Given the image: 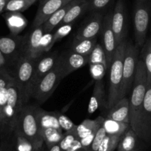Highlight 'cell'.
<instances>
[{
	"instance_id": "1",
	"label": "cell",
	"mask_w": 151,
	"mask_h": 151,
	"mask_svg": "<svg viewBox=\"0 0 151 151\" xmlns=\"http://www.w3.org/2000/svg\"><path fill=\"white\" fill-rule=\"evenodd\" d=\"M147 89V72L143 61L139 58L130 101V126L139 139H142V111Z\"/></svg>"
},
{
	"instance_id": "2",
	"label": "cell",
	"mask_w": 151,
	"mask_h": 151,
	"mask_svg": "<svg viewBox=\"0 0 151 151\" xmlns=\"http://www.w3.org/2000/svg\"><path fill=\"white\" fill-rule=\"evenodd\" d=\"M24 105L22 93L14 79L8 88V99L4 111L0 142H6L12 136L19 114Z\"/></svg>"
},
{
	"instance_id": "3",
	"label": "cell",
	"mask_w": 151,
	"mask_h": 151,
	"mask_svg": "<svg viewBox=\"0 0 151 151\" xmlns=\"http://www.w3.org/2000/svg\"><path fill=\"white\" fill-rule=\"evenodd\" d=\"M127 42L125 40L119 45L109 68L110 76L107 101V108L108 109L111 108L119 99L123 79V62Z\"/></svg>"
},
{
	"instance_id": "4",
	"label": "cell",
	"mask_w": 151,
	"mask_h": 151,
	"mask_svg": "<svg viewBox=\"0 0 151 151\" xmlns=\"http://www.w3.org/2000/svg\"><path fill=\"white\" fill-rule=\"evenodd\" d=\"M36 107L24 104L19 114L16 127L31 142L37 151H41L44 141L35 114Z\"/></svg>"
},
{
	"instance_id": "5",
	"label": "cell",
	"mask_w": 151,
	"mask_h": 151,
	"mask_svg": "<svg viewBox=\"0 0 151 151\" xmlns=\"http://www.w3.org/2000/svg\"><path fill=\"white\" fill-rule=\"evenodd\" d=\"M37 59H30L22 56L11 70L13 77L19 87L26 104L32 97V84Z\"/></svg>"
},
{
	"instance_id": "6",
	"label": "cell",
	"mask_w": 151,
	"mask_h": 151,
	"mask_svg": "<svg viewBox=\"0 0 151 151\" xmlns=\"http://www.w3.org/2000/svg\"><path fill=\"white\" fill-rule=\"evenodd\" d=\"M151 17V0H135L133 27L136 45L142 48L147 40Z\"/></svg>"
},
{
	"instance_id": "7",
	"label": "cell",
	"mask_w": 151,
	"mask_h": 151,
	"mask_svg": "<svg viewBox=\"0 0 151 151\" xmlns=\"http://www.w3.org/2000/svg\"><path fill=\"white\" fill-rule=\"evenodd\" d=\"M139 47L132 42H127L123 62V79L119 99L125 97L132 90L139 58Z\"/></svg>"
},
{
	"instance_id": "8",
	"label": "cell",
	"mask_w": 151,
	"mask_h": 151,
	"mask_svg": "<svg viewBox=\"0 0 151 151\" xmlns=\"http://www.w3.org/2000/svg\"><path fill=\"white\" fill-rule=\"evenodd\" d=\"M63 79L59 62H56L54 68L36 85L32 93V98L39 104L45 102L53 93L55 90Z\"/></svg>"
},
{
	"instance_id": "9",
	"label": "cell",
	"mask_w": 151,
	"mask_h": 151,
	"mask_svg": "<svg viewBox=\"0 0 151 151\" xmlns=\"http://www.w3.org/2000/svg\"><path fill=\"white\" fill-rule=\"evenodd\" d=\"M23 36L11 34L0 36V50L5 57L11 71L22 56Z\"/></svg>"
},
{
	"instance_id": "10",
	"label": "cell",
	"mask_w": 151,
	"mask_h": 151,
	"mask_svg": "<svg viewBox=\"0 0 151 151\" xmlns=\"http://www.w3.org/2000/svg\"><path fill=\"white\" fill-rule=\"evenodd\" d=\"M112 14H113V9L110 8L107 11V14H104L102 27H101V31H100L101 36V41H102L101 45H102L104 52H105L107 69L108 70L110 68L113 56L115 54L116 50L118 47L116 45V42L115 35H114L113 28H112Z\"/></svg>"
},
{
	"instance_id": "11",
	"label": "cell",
	"mask_w": 151,
	"mask_h": 151,
	"mask_svg": "<svg viewBox=\"0 0 151 151\" xmlns=\"http://www.w3.org/2000/svg\"><path fill=\"white\" fill-rule=\"evenodd\" d=\"M111 24L118 46L125 41L127 33V10L124 0H117L116 2L113 9Z\"/></svg>"
},
{
	"instance_id": "12",
	"label": "cell",
	"mask_w": 151,
	"mask_h": 151,
	"mask_svg": "<svg viewBox=\"0 0 151 151\" xmlns=\"http://www.w3.org/2000/svg\"><path fill=\"white\" fill-rule=\"evenodd\" d=\"M57 61L64 79L73 72L88 64V56L75 53L70 48L59 54Z\"/></svg>"
},
{
	"instance_id": "13",
	"label": "cell",
	"mask_w": 151,
	"mask_h": 151,
	"mask_svg": "<svg viewBox=\"0 0 151 151\" xmlns=\"http://www.w3.org/2000/svg\"><path fill=\"white\" fill-rule=\"evenodd\" d=\"M44 34L43 26L32 29L30 33L23 36L22 56L36 59L43 55L40 49V41Z\"/></svg>"
},
{
	"instance_id": "14",
	"label": "cell",
	"mask_w": 151,
	"mask_h": 151,
	"mask_svg": "<svg viewBox=\"0 0 151 151\" xmlns=\"http://www.w3.org/2000/svg\"><path fill=\"white\" fill-rule=\"evenodd\" d=\"M104 17V14L102 11L91 12L89 17L84 22L77 33H76L74 39L82 40L97 36L101 31Z\"/></svg>"
},
{
	"instance_id": "15",
	"label": "cell",
	"mask_w": 151,
	"mask_h": 151,
	"mask_svg": "<svg viewBox=\"0 0 151 151\" xmlns=\"http://www.w3.org/2000/svg\"><path fill=\"white\" fill-rule=\"evenodd\" d=\"M73 0H40L33 22V28L42 25L55 12Z\"/></svg>"
},
{
	"instance_id": "16",
	"label": "cell",
	"mask_w": 151,
	"mask_h": 151,
	"mask_svg": "<svg viewBox=\"0 0 151 151\" xmlns=\"http://www.w3.org/2000/svg\"><path fill=\"white\" fill-rule=\"evenodd\" d=\"M58 57H59L58 52L53 51L50 53L47 52L46 54L42 55L40 58H38L36 67H35L33 84H32L33 91L36 85L40 83V81L54 68L57 62ZM33 91H32V93H33Z\"/></svg>"
},
{
	"instance_id": "17",
	"label": "cell",
	"mask_w": 151,
	"mask_h": 151,
	"mask_svg": "<svg viewBox=\"0 0 151 151\" xmlns=\"http://www.w3.org/2000/svg\"><path fill=\"white\" fill-rule=\"evenodd\" d=\"M142 140L149 142L151 140V82H147V89L142 106Z\"/></svg>"
},
{
	"instance_id": "18",
	"label": "cell",
	"mask_w": 151,
	"mask_h": 151,
	"mask_svg": "<svg viewBox=\"0 0 151 151\" xmlns=\"http://www.w3.org/2000/svg\"><path fill=\"white\" fill-rule=\"evenodd\" d=\"M107 96H106L105 88L103 80L96 81L94 84L93 91L90 99L88 107V112L89 114H93L99 109L103 107L107 108Z\"/></svg>"
},
{
	"instance_id": "19",
	"label": "cell",
	"mask_w": 151,
	"mask_h": 151,
	"mask_svg": "<svg viewBox=\"0 0 151 151\" xmlns=\"http://www.w3.org/2000/svg\"><path fill=\"white\" fill-rule=\"evenodd\" d=\"M107 119L130 124V101L127 97H123L116 102L107 113Z\"/></svg>"
},
{
	"instance_id": "20",
	"label": "cell",
	"mask_w": 151,
	"mask_h": 151,
	"mask_svg": "<svg viewBox=\"0 0 151 151\" xmlns=\"http://www.w3.org/2000/svg\"><path fill=\"white\" fill-rule=\"evenodd\" d=\"M35 114L40 130L47 128H56L62 130L58 122L56 112L46 111L43 109L36 107Z\"/></svg>"
},
{
	"instance_id": "21",
	"label": "cell",
	"mask_w": 151,
	"mask_h": 151,
	"mask_svg": "<svg viewBox=\"0 0 151 151\" xmlns=\"http://www.w3.org/2000/svg\"><path fill=\"white\" fill-rule=\"evenodd\" d=\"M3 17L11 34L19 35L27 25V20L22 13L6 12Z\"/></svg>"
},
{
	"instance_id": "22",
	"label": "cell",
	"mask_w": 151,
	"mask_h": 151,
	"mask_svg": "<svg viewBox=\"0 0 151 151\" xmlns=\"http://www.w3.org/2000/svg\"><path fill=\"white\" fill-rule=\"evenodd\" d=\"M104 120V118H103L102 116H99L95 119H87L79 125H76V132L79 140L90 135L96 133L99 129L102 126Z\"/></svg>"
},
{
	"instance_id": "23",
	"label": "cell",
	"mask_w": 151,
	"mask_h": 151,
	"mask_svg": "<svg viewBox=\"0 0 151 151\" xmlns=\"http://www.w3.org/2000/svg\"><path fill=\"white\" fill-rule=\"evenodd\" d=\"M88 7H89L88 0H74L73 3L68 11L60 25L74 23V22L81 15H82L86 11H88Z\"/></svg>"
},
{
	"instance_id": "24",
	"label": "cell",
	"mask_w": 151,
	"mask_h": 151,
	"mask_svg": "<svg viewBox=\"0 0 151 151\" xmlns=\"http://www.w3.org/2000/svg\"><path fill=\"white\" fill-rule=\"evenodd\" d=\"M73 1L74 0H73L70 2H69L68 4L65 5V6L61 8L59 10H58L56 12H55L54 14H53V15H52L51 17H50V18L42 24L44 33L53 32L56 27L60 25L62 20H63L64 17L66 15L67 12H68L69 8H70V6L73 5Z\"/></svg>"
},
{
	"instance_id": "25",
	"label": "cell",
	"mask_w": 151,
	"mask_h": 151,
	"mask_svg": "<svg viewBox=\"0 0 151 151\" xmlns=\"http://www.w3.org/2000/svg\"><path fill=\"white\" fill-rule=\"evenodd\" d=\"M8 140L11 141L16 151H37L33 144L22 134L17 127Z\"/></svg>"
},
{
	"instance_id": "26",
	"label": "cell",
	"mask_w": 151,
	"mask_h": 151,
	"mask_svg": "<svg viewBox=\"0 0 151 151\" xmlns=\"http://www.w3.org/2000/svg\"><path fill=\"white\" fill-rule=\"evenodd\" d=\"M97 42H98L97 36L91 39H82V40L74 39L71 44L70 49L73 51L79 54L89 56Z\"/></svg>"
},
{
	"instance_id": "27",
	"label": "cell",
	"mask_w": 151,
	"mask_h": 151,
	"mask_svg": "<svg viewBox=\"0 0 151 151\" xmlns=\"http://www.w3.org/2000/svg\"><path fill=\"white\" fill-rule=\"evenodd\" d=\"M138 136L131 127H129L121 136L117 150L118 151H132L137 146Z\"/></svg>"
},
{
	"instance_id": "28",
	"label": "cell",
	"mask_w": 151,
	"mask_h": 151,
	"mask_svg": "<svg viewBox=\"0 0 151 151\" xmlns=\"http://www.w3.org/2000/svg\"><path fill=\"white\" fill-rule=\"evenodd\" d=\"M107 135L122 136L124 132L130 127L128 123L121 122L110 119H104L102 124Z\"/></svg>"
},
{
	"instance_id": "29",
	"label": "cell",
	"mask_w": 151,
	"mask_h": 151,
	"mask_svg": "<svg viewBox=\"0 0 151 151\" xmlns=\"http://www.w3.org/2000/svg\"><path fill=\"white\" fill-rule=\"evenodd\" d=\"M63 130L56 128H47L41 130V134L44 141V145L48 147L60 143L63 138Z\"/></svg>"
},
{
	"instance_id": "30",
	"label": "cell",
	"mask_w": 151,
	"mask_h": 151,
	"mask_svg": "<svg viewBox=\"0 0 151 151\" xmlns=\"http://www.w3.org/2000/svg\"><path fill=\"white\" fill-rule=\"evenodd\" d=\"M140 53V59L145 64L147 72V82H151V37L147 39L142 46Z\"/></svg>"
},
{
	"instance_id": "31",
	"label": "cell",
	"mask_w": 151,
	"mask_h": 151,
	"mask_svg": "<svg viewBox=\"0 0 151 151\" xmlns=\"http://www.w3.org/2000/svg\"><path fill=\"white\" fill-rule=\"evenodd\" d=\"M38 0H9L5 7V12H19L28 9Z\"/></svg>"
},
{
	"instance_id": "32",
	"label": "cell",
	"mask_w": 151,
	"mask_h": 151,
	"mask_svg": "<svg viewBox=\"0 0 151 151\" xmlns=\"http://www.w3.org/2000/svg\"><path fill=\"white\" fill-rule=\"evenodd\" d=\"M88 64H104L107 68L106 54L101 43L97 42L93 50L90 53L88 56Z\"/></svg>"
},
{
	"instance_id": "33",
	"label": "cell",
	"mask_w": 151,
	"mask_h": 151,
	"mask_svg": "<svg viewBox=\"0 0 151 151\" xmlns=\"http://www.w3.org/2000/svg\"><path fill=\"white\" fill-rule=\"evenodd\" d=\"M121 136L107 135L103 139L98 151H114L117 149Z\"/></svg>"
},
{
	"instance_id": "34",
	"label": "cell",
	"mask_w": 151,
	"mask_h": 151,
	"mask_svg": "<svg viewBox=\"0 0 151 151\" xmlns=\"http://www.w3.org/2000/svg\"><path fill=\"white\" fill-rule=\"evenodd\" d=\"M78 139L79 138H78L76 132V128L72 130H70V131L64 132L63 138L59 143L61 151L68 150L70 147L71 145Z\"/></svg>"
},
{
	"instance_id": "35",
	"label": "cell",
	"mask_w": 151,
	"mask_h": 151,
	"mask_svg": "<svg viewBox=\"0 0 151 151\" xmlns=\"http://www.w3.org/2000/svg\"><path fill=\"white\" fill-rule=\"evenodd\" d=\"M89 65L91 75L95 81L101 80L108 70L107 66L104 64H91Z\"/></svg>"
},
{
	"instance_id": "36",
	"label": "cell",
	"mask_w": 151,
	"mask_h": 151,
	"mask_svg": "<svg viewBox=\"0 0 151 151\" xmlns=\"http://www.w3.org/2000/svg\"><path fill=\"white\" fill-rule=\"evenodd\" d=\"M73 25V23L61 24L59 27H57L56 30L53 32V44L68 36L72 30Z\"/></svg>"
},
{
	"instance_id": "37",
	"label": "cell",
	"mask_w": 151,
	"mask_h": 151,
	"mask_svg": "<svg viewBox=\"0 0 151 151\" xmlns=\"http://www.w3.org/2000/svg\"><path fill=\"white\" fill-rule=\"evenodd\" d=\"M53 33H44L40 41V49L42 54L50 50L53 46Z\"/></svg>"
},
{
	"instance_id": "38",
	"label": "cell",
	"mask_w": 151,
	"mask_h": 151,
	"mask_svg": "<svg viewBox=\"0 0 151 151\" xmlns=\"http://www.w3.org/2000/svg\"><path fill=\"white\" fill-rule=\"evenodd\" d=\"M56 113L59 126H60L61 129L63 130V132H68L76 128V124H74L67 116L64 115L61 113H58V112H56Z\"/></svg>"
},
{
	"instance_id": "39",
	"label": "cell",
	"mask_w": 151,
	"mask_h": 151,
	"mask_svg": "<svg viewBox=\"0 0 151 151\" xmlns=\"http://www.w3.org/2000/svg\"><path fill=\"white\" fill-rule=\"evenodd\" d=\"M106 136H107V133H106L103 126H101L99 129L98 131L96 132V133L95 136L93 138V140L89 148L87 150V151H98L100 145H101L103 139H104Z\"/></svg>"
},
{
	"instance_id": "40",
	"label": "cell",
	"mask_w": 151,
	"mask_h": 151,
	"mask_svg": "<svg viewBox=\"0 0 151 151\" xmlns=\"http://www.w3.org/2000/svg\"><path fill=\"white\" fill-rule=\"evenodd\" d=\"M14 80V78L9 70L0 68V90L9 86Z\"/></svg>"
},
{
	"instance_id": "41",
	"label": "cell",
	"mask_w": 151,
	"mask_h": 151,
	"mask_svg": "<svg viewBox=\"0 0 151 151\" xmlns=\"http://www.w3.org/2000/svg\"><path fill=\"white\" fill-rule=\"evenodd\" d=\"M88 1H89L88 11L90 12L103 11V9L106 8L111 2V0H88Z\"/></svg>"
},
{
	"instance_id": "42",
	"label": "cell",
	"mask_w": 151,
	"mask_h": 151,
	"mask_svg": "<svg viewBox=\"0 0 151 151\" xmlns=\"http://www.w3.org/2000/svg\"><path fill=\"white\" fill-rule=\"evenodd\" d=\"M8 88L7 87L0 90V133L2 130L5 107L8 99Z\"/></svg>"
},
{
	"instance_id": "43",
	"label": "cell",
	"mask_w": 151,
	"mask_h": 151,
	"mask_svg": "<svg viewBox=\"0 0 151 151\" xmlns=\"http://www.w3.org/2000/svg\"><path fill=\"white\" fill-rule=\"evenodd\" d=\"M0 145H2L5 147L6 151H16L10 140L6 141V142H0Z\"/></svg>"
},
{
	"instance_id": "44",
	"label": "cell",
	"mask_w": 151,
	"mask_h": 151,
	"mask_svg": "<svg viewBox=\"0 0 151 151\" xmlns=\"http://www.w3.org/2000/svg\"><path fill=\"white\" fill-rule=\"evenodd\" d=\"M0 68H2V69H8L11 71V70H10L9 67H8V63H7V62H6V60H5L4 56L2 55L1 50H0Z\"/></svg>"
},
{
	"instance_id": "45",
	"label": "cell",
	"mask_w": 151,
	"mask_h": 151,
	"mask_svg": "<svg viewBox=\"0 0 151 151\" xmlns=\"http://www.w3.org/2000/svg\"><path fill=\"white\" fill-rule=\"evenodd\" d=\"M41 151H61V149L60 146H59V144L54 145V146L50 147H48L45 146V145H44V146H43Z\"/></svg>"
},
{
	"instance_id": "46",
	"label": "cell",
	"mask_w": 151,
	"mask_h": 151,
	"mask_svg": "<svg viewBox=\"0 0 151 151\" xmlns=\"http://www.w3.org/2000/svg\"><path fill=\"white\" fill-rule=\"evenodd\" d=\"M9 0H0V14L5 11V7Z\"/></svg>"
},
{
	"instance_id": "47",
	"label": "cell",
	"mask_w": 151,
	"mask_h": 151,
	"mask_svg": "<svg viewBox=\"0 0 151 151\" xmlns=\"http://www.w3.org/2000/svg\"><path fill=\"white\" fill-rule=\"evenodd\" d=\"M0 147H2V149H3V150H4V151H6V150H5V147H3V146H2V145H0Z\"/></svg>"
},
{
	"instance_id": "48",
	"label": "cell",
	"mask_w": 151,
	"mask_h": 151,
	"mask_svg": "<svg viewBox=\"0 0 151 151\" xmlns=\"http://www.w3.org/2000/svg\"><path fill=\"white\" fill-rule=\"evenodd\" d=\"M132 151H139V150L137 149V148H136V149H134L133 150H132Z\"/></svg>"
},
{
	"instance_id": "49",
	"label": "cell",
	"mask_w": 151,
	"mask_h": 151,
	"mask_svg": "<svg viewBox=\"0 0 151 151\" xmlns=\"http://www.w3.org/2000/svg\"><path fill=\"white\" fill-rule=\"evenodd\" d=\"M0 151H4L3 149H2V148L1 147H0Z\"/></svg>"
}]
</instances>
